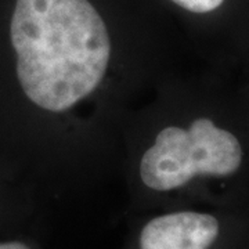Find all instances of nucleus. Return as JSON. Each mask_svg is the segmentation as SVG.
I'll return each mask as SVG.
<instances>
[{"label":"nucleus","mask_w":249,"mask_h":249,"mask_svg":"<svg viewBox=\"0 0 249 249\" xmlns=\"http://www.w3.org/2000/svg\"><path fill=\"white\" fill-rule=\"evenodd\" d=\"M244 163L240 134L213 115L186 112L168 75L124 124L119 173L126 216L180 206L196 187L237 178Z\"/></svg>","instance_id":"nucleus-1"},{"label":"nucleus","mask_w":249,"mask_h":249,"mask_svg":"<svg viewBox=\"0 0 249 249\" xmlns=\"http://www.w3.org/2000/svg\"><path fill=\"white\" fill-rule=\"evenodd\" d=\"M0 249H43V247L34 238H9L0 240Z\"/></svg>","instance_id":"nucleus-4"},{"label":"nucleus","mask_w":249,"mask_h":249,"mask_svg":"<svg viewBox=\"0 0 249 249\" xmlns=\"http://www.w3.org/2000/svg\"><path fill=\"white\" fill-rule=\"evenodd\" d=\"M121 249H222L229 224L216 212L187 205L127 216Z\"/></svg>","instance_id":"nucleus-2"},{"label":"nucleus","mask_w":249,"mask_h":249,"mask_svg":"<svg viewBox=\"0 0 249 249\" xmlns=\"http://www.w3.org/2000/svg\"><path fill=\"white\" fill-rule=\"evenodd\" d=\"M169 1L187 13L204 16L220 9L226 0H169Z\"/></svg>","instance_id":"nucleus-3"}]
</instances>
